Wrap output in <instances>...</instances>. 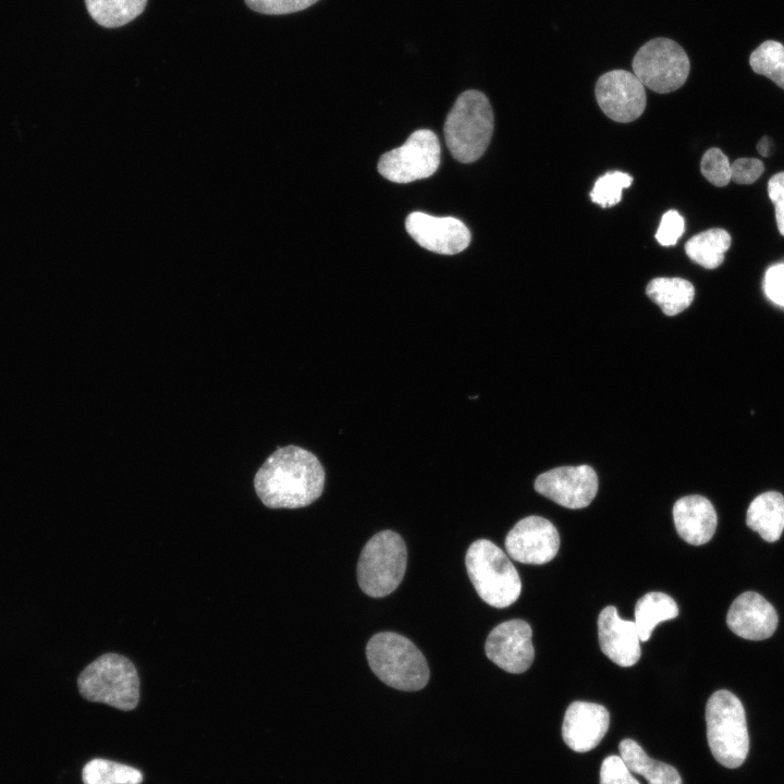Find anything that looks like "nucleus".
Here are the masks:
<instances>
[{
	"instance_id": "4468645a",
	"label": "nucleus",
	"mask_w": 784,
	"mask_h": 784,
	"mask_svg": "<svg viewBox=\"0 0 784 784\" xmlns=\"http://www.w3.org/2000/svg\"><path fill=\"white\" fill-rule=\"evenodd\" d=\"M405 228L421 247L437 254L461 253L470 242L468 228L454 217H433L415 211L406 218Z\"/></svg>"
},
{
	"instance_id": "2f4dec72",
	"label": "nucleus",
	"mask_w": 784,
	"mask_h": 784,
	"mask_svg": "<svg viewBox=\"0 0 784 784\" xmlns=\"http://www.w3.org/2000/svg\"><path fill=\"white\" fill-rule=\"evenodd\" d=\"M763 171L762 161L756 158H739L731 164L732 180L737 184H752Z\"/></svg>"
},
{
	"instance_id": "9b49d317",
	"label": "nucleus",
	"mask_w": 784,
	"mask_h": 784,
	"mask_svg": "<svg viewBox=\"0 0 784 784\" xmlns=\"http://www.w3.org/2000/svg\"><path fill=\"white\" fill-rule=\"evenodd\" d=\"M535 489L559 505L583 509L598 492V476L588 465L556 467L539 475Z\"/></svg>"
},
{
	"instance_id": "473e14b6",
	"label": "nucleus",
	"mask_w": 784,
	"mask_h": 784,
	"mask_svg": "<svg viewBox=\"0 0 784 784\" xmlns=\"http://www.w3.org/2000/svg\"><path fill=\"white\" fill-rule=\"evenodd\" d=\"M763 287L769 299L784 307V264L774 265L767 270Z\"/></svg>"
},
{
	"instance_id": "cd10ccee",
	"label": "nucleus",
	"mask_w": 784,
	"mask_h": 784,
	"mask_svg": "<svg viewBox=\"0 0 784 784\" xmlns=\"http://www.w3.org/2000/svg\"><path fill=\"white\" fill-rule=\"evenodd\" d=\"M700 170L714 186H725L732 180L731 163L719 148H710L703 154Z\"/></svg>"
},
{
	"instance_id": "412c9836",
	"label": "nucleus",
	"mask_w": 784,
	"mask_h": 784,
	"mask_svg": "<svg viewBox=\"0 0 784 784\" xmlns=\"http://www.w3.org/2000/svg\"><path fill=\"white\" fill-rule=\"evenodd\" d=\"M677 615L678 607L671 596L659 591L646 593L635 605L634 622L639 639L647 641L660 622L675 618Z\"/></svg>"
},
{
	"instance_id": "39448f33",
	"label": "nucleus",
	"mask_w": 784,
	"mask_h": 784,
	"mask_svg": "<svg viewBox=\"0 0 784 784\" xmlns=\"http://www.w3.org/2000/svg\"><path fill=\"white\" fill-rule=\"evenodd\" d=\"M465 565L477 593L489 605L503 609L518 599L519 575L509 556L492 541H474L466 552Z\"/></svg>"
},
{
	"instance_id": "a211bd4d",
	"label": "nucleus",
	"mask_w": 784,
	"mask_h": 784,
	"mask_svg": "<svg viewBox=\"0 0 784 784\" xmlns=\"http://www.w3.org/2000/svg\"><path fill=\"white\" fill-rule=\"evenodd\" d=\"M673 519L677 534L687 543L701 546L714 535L716 513L712 503L702 495H686L673 506Z\"/></svg>"
},
{
	"instance_id": "aec40b11",
	"label": "nucleus",
	"mask_w": 784,
	"mask_h": 784,
	"mask_svg": "<svg viewBox=\"0 0 784 784\" xmlns=\"http://www.w3.org/2000/svg\"><path fill=\"white\" fill-rule=\"evenodd\" d=\"M618 750L629 771L644 776L648 784H682L681 775L674 767L651 759L635 740L623 739Z\"/></svg>"
},
{
	"instance_id": "f8f14e48",
	"label": "nucleus",
	"mask_w": 784,
	"mask_h": 784,
	"mask_svg": "<svg viewBox=\"0 0 784 784\" xmlns=\"http://www.w3.org/2000/svg\"><path fill=\"white\" fill-rule=\"evenodd\" d=\"M509 555L524 564H546L553 560L560 547L555 526L541 516L520 519L505 538Z\"/></svg>"
},
{
	"instance_id": "7c9ffc66",
	"label": "nucleus",
	"mask_w": 784,
	"mask_h": 784,
	"mask_svg": "<svg viewBox=\"0 0 784 784\" xmlns=\"http://www.w3.org/2000/svg\"><path fill=\"white\" fill-rule=\"evenodd\" d=\"M684 230L683 217L675 210H669L662 216L656 238L663 246L675 245Z\"/></svg>"
},
{
	"instance_id": "393cba45",
	"label": "nucleus",
	"mask_w": 784,
	"mask_h": 784,
	"mask_svg": "<svg viewBox=\"0 0 784 784\" xmlns=\"http://www.w3.org/2000/svg\"><path fill=\"white\" fill-rule=\"evenodd\" d=\"M82 779L84 784H140L143 774L133 767L96 758L85 764Z\"/></svg>"
},
{
	"instance_id": "423d86ee",
	"label": "nucleus",
	"mask_w": 784,
	"mask_h": 784,
	"mask_svg": "<svg viewBox=\"0 0 784 784\" xmlns=\"http://www.w3.org/2000/svg\"><path fill=\"white\" fill-rule=\"evenodd\" d=\"M707 738L714 759L726 768H737L746 759L749 736L745 709L731 691L711 695L706 706Z\"/></svg>"
},
{
	"instance_id": "4be33fe9",
	"label": "nucleus",
	"mask_w": 784,
	"mask_h": 784,
	"mask_svg": "<svg viewBox=\"0 0 784 784\" xmlns=\"http://www.w3.org/2000/svg\"><path fill=\"white\" fill-rule=\"evenodd\" d=\"M646 293L666 316H675L691 304L695 296L693 284L682 278H654Z\"/></svg>"
},
{
	"instance_id": "2eb2a0df",
	"label": "nucleus",
	"mask_w": 784,
	"mask_h": 784,
	"mask_svg": "<svg viewBox=\"0 0 784 784\" xmlns=\"http://www.w3.org/2000/svg\"><path fill=\"white\" fill-rule=\"evenodd\" d=\"M609 711L601 705L574 701L564 715L562 737L564 743L576 752H586L599 745L608 732Z\"/></svg>"
},
{
	"instance_id": "bb28decb",
	"label": "nucleus",
	"mask_w": 784,
	"mask_h": 784,
	"mask_svg": "<svg viewBox=\"0 0 784 784\" xmlns=\"http://www.w3.org/2000/svg\"><path fill=\"white\" fill-rule=\"evenodd\" d=\"M633 177L621 171L607 172L600 176L592 191L590 197L593 203L603 208L612 207L620 203L622 191L630 186Z\"/></svg>"
},
{
	"instance_id": "7ed1b4c3",
	"label": "nucleus",
	"mask_w": 784,
	"mask_h": 784,
	"mask_svg": "<svg viewBox=\"0 0 784 784\" xmlns=\"http://www.w3.org/2000/svg\"><path fill=\"white\" fill-rule=\"evenodd\" d=\"M493 125V111L485 94L475 89L462 93L443 126L452 156L463 163L479 159L490 143Z\"/></svg>"
},
{
	"instance_id": "a878e982",
	"label": "nucleus",
	"mask_w": 784,
	"mask_h": 784,
	"mask_svg": "<svg viewBox=\"0 0 784 784\" xmlns=\"http://www.w3.org/2000/svg\"><path fill=\"white\" fill-rule=\"evenodd\" d=\"M749 64L757 74L764 75L784 89V46L765 40L750 54Z\"/></svg>"
},
{
	"instance_id": "f704fd0d",
	"label": "nucleus",
	"mask_w": 784,
	"mask_h": 784,
	"mask_svg": "<svg viewBox=\"0 0 784 784\" xmlns=\"http://www.w3.org/2000/svg\"><path fill=\"white\" fill-rule=\"evenodd\" d=\"M757 150L763 157H769L771 152L770 138L763 136L757 145Z\"/></svg>"
},
{
	"instance_id": "6ab92c4d",
	"label": "nucleus",
	"mask_w": 784,
	"mask_h": 784,
	"mask_svg": "<svg viewBox=\"0 0 784 784\" xmlns=\"http://www.w3.org/2000/svg\"><path fill=\"white\" fill-rule=\"evenodd\" d=\"M746 524L763 540H779L784 529V495L767 491L756 497L747 510Z\"/></svg>"
},
{
	"instance_id": "f257e3e1",
	"label": "nucleus",
	"mask_w": 784,
	"mask_h": 784,
	"mask_svg": "<svg viewBox=\"0 0 784 784\" xmlns=\"http://www.w3.org/2000/svg\"><path fill=\"white\" fill-rule=\"evenodd\" d=\"M324 469L318 457L297 445L278 448L257 470L254 488L270 509H298L323 491Z\"/></svg>"
},
{
	"instance_id": "ddd939ff",
	"label": "nucleus",
	"mask_w": 784,
	"mask_h": 784,
	"mask_svg": "<svg viewBox=\"0 0 784 784\" xmlns=\"http://www.w3.org/2000/svg\"><path fill=\"white\" fill-rule=\"evenodd\" d=\"M530 625L523 620H510L495 626L487 637L486 654L502 670L519 674L532 664L535 650Z\"/></svg>"
},
{
	"instance_id": "c85d7f7f",
	"label": "nucleus",
	"mask_w": 784,
	"mask_h": 784,
	"mask_svg": "<svg viewBox=\"0 0 784 784\" xmlns=\"http://www.w3.org/2000/svg\"><path fill=\"white\" fill-rule=\"evenodd\" d=\"M600 784H639L621 756L604 758L600 767Z\"/></svg>"
},
{
	"instance_id": "b1692460",
	"label": "nucleus",
	"mask_w": 784,
	"mask_h": 784,
	"mask_svg": "<svg viewBox=\"0 0 784 784\" xmlns=\"http://www.w3.org/2000/svg\"><path fill=\"white\" fill-rule=\"evenodd\" d=\"M85 4L94 21L112 28L137 17L144 11L147 0H85Z\"/></svg>"
},
{
	"instance_id": "5701e85b",
	"label": "nucleus",
	"mask_w": 784,
	"mask_h": 784,
	"mask_svg": "<svg viewBox=\"0 0 784 784\" xmlns=\"http://www.w3.org/2000/svg\"><path fill=\"white\" fill-rule=\"evenodd\" d=\"M731 235L723 229L714 228L694 235L687 241V256L706 269L722 265L724 254L731 246Z\"/></svg>"
},
{
	"instance_id": "c756f323",
	"label": "nucleus",
	"mask_w": 784,
	"mask_h": 784,
	"mask_svg": "<svg viewBox=\"0 0 784 784\" xmlns=\"http://www.w3.org/2000/svg\"><path fill=\"white\" fill-rule=\"evenodd\" d=\"M319 0H245L254 11L262 14H290L305 10Z\"/></svg>"
},
{
	"instance_id": "9d476101",
	"label": "nucleus",
	"mask_w": 784,
	"mask_h": 784,
	"mask_svg": "<svg viewBox=\"0 0 784 784\" xmlns=\"http://www.w3.org/2000/svg\"><path fill=\"white\" fill-rule=\"evenodd\" d=\"M595 95L600 109L616 122H632L646 108L644 84L626 70H612L602 74L596 83Z\"/></svg>"
},
{
	"instance_id": "72a5a7b5",
	"label": "nucleus",
	"mask_w": 784,
	"mask_h": 784,
	"mask_svg": "<svg viewBox=\"0 0 784 784\" xmlns=\"http://www.w3.org/2000/svg\"><path fill=\"white\" fill-rule=\"evenodd\" d=\"M768 195L775 208L777 229L784 235V172L776 173L769 180Z\"/></svg>"
},
{
	"instance_id": "f3484780",
	"label": "nucleus",
	"mask_w": 784,
	"mask_h": 784,
	"mask_svg": "<svg viewBox=\"0 0 784 784\" xmlns=\"http://www.w3.org/2000/svg\"><path fill=\"white\" fill-rule=\"evenodd\" d=\"M598 636L600 649L615 664L627 667L638 662L641 651L635 622L621 618L615 607L601 610Z\"/></svg>"
},
{
	"instance_id": "20e7f679",
	"label": "nucleus",
	"mask_w": 784,
	"mask_h": 784,
	"mask_svg": "<svg viewBox=\"0 0 784 784\" xmlns=\"http://www.w3.org/2000/svg\"><path fill=\"white\" fill-rule=\"evenodd\" d=\"M79 694L91 702H101L131 711L139 701V677L126 657L109 652L90 662L78 675Z\"/></svg>"
},
{
	"instance_id": "f03ea898",
	"label": "nucleus",
	"mask_w": 784,
	"mask_h": 784,
	"mask_svg": "<svg viewBox=\"0 0 784 784\" xmlns=\"http://www.w3.org/2000/svg\"><path fill=\"white\" fill-rule=\"evenodd\" d=\"M366 657L375 675L388 686L416 691L429 681V667L420 650L406 637L382 632L366 646Z\"/></svg>"
},
{
	"instance_id": "6e6552de",
	"label": "nucleus",
	"mask_w": 784,
	"mask_h": 784,
	"mask_svg": "<svg viewBox=\"0 0 784 784\" xmlns=\"http://www.w3.org/2000/svg\"><path fill=\"white\" fill-rule=\"evenodd\" d=\"M632 66L645 87L666 94L684 85L690 62L679 44L670 38L657 37L638 49Z\"/></svg>"
},
{
	"instance_id": "0eeeda50",
	"label": "nucleus",
	"mask_w": 784,
	"mask_h": 784,
	"mask_svg": "<svg viewBox=\"0 0 784 784\" xmlns=\"http://www.w3.org/2000/svg\"><path fill=\"white\" fill-rule=\"evenodd\" d=\"M407 564V550L401 536L383 530L365 544L357 563V580L368 596L381 598L401 584Z\"/></svg>"
},
{
	"instance_id": "1a4fd4ad",
	"label": "nucleus",
	"mask_w": 784,
	"mask_h": 784,
	"mask_svg": "<svg viewBox=\"0 0 784 784\" xmlns=\"http://www.w3.org/2000/svg\"><path fill=\"white\" fill-rule=\"evenodd\" d=\"M440 143L430 130H417L404 145L383 154L378 172L395 183H409L431 176L440 164Z\"/></svg>"
},
{
	"instance_id": "dca6fc26",
	"label": "nucleus",
	"mask_w": 784,
	"mask_h": 784,
	"mask_svg": "<svg viewBox=\"0 0 784 784\" xmlns=\"http://www.w3.org/2000/svg\"><path fill=\"white\" fill-rule=\"evenodd\" d=\"M726 624L737 636L749 640H762L773 635L777 614L773 605L761 595L746 591L731 604Z\"/></svg>"
}]
</instances>
